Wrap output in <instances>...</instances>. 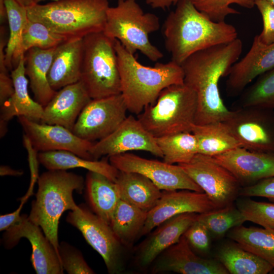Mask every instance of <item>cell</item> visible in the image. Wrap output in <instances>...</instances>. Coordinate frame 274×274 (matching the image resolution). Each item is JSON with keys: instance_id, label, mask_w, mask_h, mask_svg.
<instances>
[{"instance_id": "obj_48", "label": "cell", "mask_w": 274, "mask_h": 274, "mask_svg": "<svg viewBox=\"0 0 274 274\" xmlns=\"http://www.w3.org/2000/svg\"><path fill=\"white\" fill-rule=\"evenodd\" d=\"M15 1H16L20 5L26 8L30 6L33 3H34L33 0H15Z\"/></svg>"}, {"instance_id": "obj_26", "label": "cell", "mask_w": 274, "mask_h": 274, "mask_svg": "<svg viewBox=\"0 0 274 274\" xmlns=\"http://www.w3.org/2000/svg\"><path fill=\"white\" fill-rule=\"evenodd\" d=\"M115 182L121 200L147 212L156 205L162 196L160 189L139 173L119 171Z\"/></svg>"}, {"instance_id": "obj_32", "label": "cell", "mask_w": 274, "mask_h": 274, "mask_svg": "<svg viewBox=\"0 0 274 274\" xmlns=\"http://www.w3.org/2000/svg\"><path fill=\"white\" fill-rule=\"evenodd\" d=\"M228 236L274 267V229L242 225L230 230Z\"/></svg>"}, {"instance_id": "obj_5", "label": "cell", "mask_w": 274, "mask_h": 274, "mask_svg": "<svg viewBox=\"0 0 274 274\" xmlns=\"http://www.w3.org/2000/svg\"><path fill=\"white\" fill-rule=\"evenodd\" d=\"M37 183L36 199L32 201L28 218L42 228L59 255L60 217L65 211L79 208L73 194L75 191L82 193L84 180L81 176L66 170H48L39 177Z\"/></svg>"}, {"instance_id": "obj_36", "label": "cell", "mask_w": 274, "mask_h": 274, "mask_svg": "<svg viewBox=\"0 0 274 274\" xmlns=\"http://www.w3.org/2000/svg\"><path fill=\"white\" fill-rule=\"evenodd\" d=\"M9 37L5 49L6 64L9 70L13 66V58L20 45L22 33L28 19L26 8L15 0H5Z\"/></svg>"}, {"instance_id": "obj_23", "label": "cell", "mask_w": 274, "mask_h": 274, "mask_svg": "<svg viewBox=\"0 0 274 274\" xmlns=\"http://www.w3.org/2000/svg\"><path fill=\"white\" fill-rule=\"evenodd\" d=\"M11 76L14 91L11 97L1 106L0 122L8 124L15 116H23L40 122L43 116L44 107L29 94L24 55L21 57L17 65L12 71Z\"/></svg>"}, {"instance_id": "obj_50", "label": "cell", "mask_w": 274, "mask_h": 274, "mask_svg": "<svg viewBox=\"0 0 274 274\" xmlns=\"http://www.w3.org/2000/svg\"><path fill=\"white\" fill-rule=\"evenodd\" d=\"M263 1H265L266 2L269 3L270 4H271L272 5L274 6V0H263Z\"/></svg>"}, {"instance_id": "obj_39", "label": "cell", "mask_w": 274, "mask_h": 274, "mask_svg": "<svg viewBox=\"0 0 274 274\" xmlns=\"http://www.w3.org/2000/svg\"><path fill=\"white\" fill-rule=\"evenodd\" d=\"M236 206L247 221L274 229V203L257 201L243 197L237 199Z\"/></svg>"}, {"instance_id": "obj_25", "label": "cell", "mask_w": 274, "mask_h": 274, "mask_svg": "<svg viewBox=\"0 0 274 274\" xmlns=\"http://www.w3.org/2000/svg\"><path fill=\"white\" fill-rule=\"evenodd\" d=\"M56 47L48 49L32 48L24 55L25 73L28 78L34 99L43 107L57 92L52 88L48 79Z\"/></svg>"}, {"instance_id": "obj_38", "label": "cell", "mask_w": 274, "mask_h": 274, "mask_svg": "<svg viewBox=\"0 0 274 274\" xmlns=\"http://www.w3.org/2000/svg\"><path fill=\"white\" fill-rule=\"evenodd\" d=\"M194 6L214 22H223L229 15L239 14L231 8L232 4L251 9L255 6V0H191Z\"/></svg>"}, {"instance_id": "obj_10", "label": "cell", "mask_w": 274, "mask_h": 274, "mask_svg": "<svg viewBox=\"0 0 274 274\" xmlns=\"http://www.w3.org/2000/svg\"><path fill=\"white\" fill-rule=\"evenodd\" d=\"M217 209L233 204L242 186L233 175L213 157L197 153L186 163L179 164Z\"/></svg>"}, {"instance_id": "obj_17", "label": "cell", "mask_w": 274, "mask_h": 274, "mask_svg": "<svg viewBox=\"0 0 274 274\" xmlns=\"http://www.w3.org/2000/svg\"><path fill=\"white\" fill-rule=\"evenodd\" d=\"M217 209L204 192L187 189L164 190L156 205L147 213L140 237L148 234L176 215L185 213L202 214Z\"/></svg>"}, {"instance_id": "obj_27", "label": "cell", "mask_w": 274, "mask_h": 274, "mask_svg": "<svg viewBox=\"0 0 274 274\" xmlns=\"http://www.w3.org/2000/svg\"><path fill=\"white\" fill-rule=\"evenodd\" d=\"M85 185L93 212L110 225L113 214L121 200L117 184L100 174L88 171Z\"/></svg>"}, {"instance_id": "obj_11", "label": "cell", "mask_w": 274, "mask_h": 274, "mask_svg": "<svg viewBox=\"0 0 274 274\" xmlns=\"http://www.w3.org/2000/svg\"><path fill=\"white\" fill-rule=\"evenodd\" d=\"M66 221L77 228L102 257L109 273H119L123 270L124 246L109 224L83 204L69 212Z\"/></svg>"}, {"instance_id": "obj_43", "label": "cell", "mask_w": 274, "mask_h": 274, "mask_svg": "<svg viewBox=\"0 0 274 274\" xmlns=\"http://www.w3.org/2000/svg\"><path fill=\"white\" fill-rule=\"evenodd\" d=\"M239 196L263 197L274 201V177L263 179L250 186L242 187Z\"/></svg>"}, {"instance_id": "obj_35", "label": "cell", "mask_w": 274, "mask_h": 274, "mask_svg": "<svg viewBox=\"0 0 274 274\" xmlns=\"http://www.w3.org/2000/svg\"><path fill=\"white\" fill-rule=\"evenodd\" d=\"M198 220L206 226L210 234L217 238L223 236L231 229L242 225L247 221L245 217L233 203L199 214Z\"/></svg>"}, {"instance_id": "obj_46", "label": "cell", "mask_w": 274, "mask_h": 274, "mask_svg": "<svg viewBox=\"0 0 274 274\" xmlns=\"http://www.w3.org/2000/svg\"><path fill=\"white\" fill-rule=\"evenodd\" d=\"M180 0H146V3L154 9H165L176 5Z\"/></svg>"}, {"instance_id": "obj_20", "label": "cell", "mask_w": 274, "mask_h": 274, "mask_svg": "<svg viewBox=\"0 0 274 274\" xmlns=\"http://www.w3.org/2000/svg\"><path fill=\"white\" fill-rule=\"evenodd\" d=\"M228 169L242 187L274 177V156L237 147L213 157Z\"/></svg>"}, {"instance_id": "obj_6", "label": "cell", "mask_w": 274, "mask_h": 274, "mask_svg": "<svg viewBox=\"0 0 274 274\" xmlns=\"http://www.w3.org/2000/svg\"><path fill=\"white\" fill-rule=\"evenodd\" d=\"M160 27L157 16L145 13L136 0H118L109 7L102 31L108 37L119 41L131 54L138 51L152 61L163 56L162 52L149 40V35Z\"/></svg>"}, {"instance_id": "obj_24", "label": "cell", "mask_w": 274, "mask_h": 274, "mask_svg": "<svg viewBox=\"0 0 274 274\" xmlns=\"http://www.w3.org/2000/svg\"><path fill=\"white\" fill-rule=\"evenodd\" d=\"M82 56V39L65 41L56 47L48 75L53 90L80 81Z\"/></svg>"}, {"instance_id": "obj_19", "label": "cell", "mask_w": 274, "mask_h": 274, "mask_svg": "<svg viewBox=\"0 0 274 274\" xmlns=\"http://www.w3.org/2000/svg\"><path fill=\"white\" fill-rule=\"evenodd\" d=\"M273 68L274 43L264 44L255 36L248 52L229 69L226 76V93L230 96L242 93L255 78Z\"/></svg>"}, {"instance_id": "obj_30", "label": "cell", "mask_w": 274, "mask_h": 274, "mask_svg": "<svg viewBox=\"0 0 274 274\" xmlns=\"http://www.w3.org/2000/svg\"><path fill=\"white\" fill-rule=\"evenodd\" d=\"M216 257L229 273L267 274L274 267L245 250L236 242L227 243L218 249Z\"/></svg>"}, {"instance_id": "obj_7", "label": "cell", "mask_w": 274, "mask_h": 274, "mask_svg": "<svg viewBox=\"0 0 274 274\" xmlns=\"http://www.w3.org/2000/svg\"><path fill=\"white\" fill-rule=\"evenodd\" d=\"M197 106L195 92L184 83L163 89L153 104L146 107L138 119L155 138L191 132Z\"/></svg>"}, {"instance_id": "obj_22", "label": "cell", "mask_w": 274, "mask_h": 274, "mask_svg": "<svg viewBox=\"0 0 274 274\" xmlns=\"http://www.w3.org/2000/svg\"><path fill=\"white\" fill-rule=\"evenodd\" d=\"M91 100L80 81L66 86L57 91L44 107L40 122L59 125L72 131L82 111Z\"/></svg>"}, {"instance_id": "obj_44", "label": "cell", "mask_w": 274, "mask_h": 274, "mask_svg": "<svg viewBox=\"0 0 274 274\" xmlns=\"http://www.w3.org/2000/svg\"><path fill=\"white\" fill-rule=\"evenodd\" d=\"M5 60H0V105L2 106L12 95L14 91L13 80L8 73Z\"/></svg>"}, {"instance_id": "obj_28", "label": "cell", "mask_w": 274, "mask_h": 274, "mask_svg": "<svg viewBox=\"0 0 274 274\" xmlns=\"http://www.w3.org/2000/svg\"><path fill=\"white\" fill-rule=\"evenodd\" d=\"M38 160L48 170L83 168L100 174L115 182L119 171L106 159L89 160L67 151L39 152Z\"/></svg>"}, {"instance_id": "obj_40", "label": "cell", "mask_w": 274, "mask_h": 274, "mask_svg": "<svg viewBox=\"0 0 274 274\" xmlns=\"http://www.w3.org/2000/svg\"><path fill=\"white\" fill-rule=\"evenodd\" d=\"M58 252L63 269L67 273H94L84 260L82 253L68 243L61 242L59 245Z\"/></svg>"}, {"instance_id": "obj_16", "label": "cell", "mask_w": 274, "mask_h": 274, "mask_svg": "<svg viewBox=\"0 0 274 274\" xmlns=\"http://www.w3.org/2000/svg\"><path fill=\"white\" fill-rule=\"evenodd\" d=\"M24 134L39 152L67 151L89 160H93L90 150L93 142L81 139L72 130L59 125L48 124L17 117Z\"/></svg>"}, {"instance_id": "obj_29", "label": "cell", "mask_w": 274, "mask_h": 274, "mask_svg": "<svg viewBox=\"0 0 274 274\" xmlns=\"http://www.w3.org/2000/svg\"><path fill=\"white\" fill-rule=\"evenodd\" d=\"M191 132L197 143L198 153L214 157L241 147L238 141L224 122L193 124Z\"/></svg>"}, {"instance_id": "obj_8", "label": "cell", "mask_w": 274, "mask_h": 274, "mask_svg": "<svg viewBox=\"0 0 274 274\" xmlns=\"http://www.w3.org/2000/svg\"><path fill=\"white\" fill-rule=\"evenodd\" d=\"M79 81L91 99L121 93L115 40L103 31L90 33L82 39Z\"/></svg>"}, {"instance_id": "obj_1", "label": "cell", "mask_w": 274, "mask_h": 274, "mask_svg": "<svg viewBox=\"0 0 274 274\" xmlns=\"http://www.w3.org/2000/svg\"><path fill=\"white\" fill-rule=\"evenodd\" d=\"M242 50L243 42L237 38L229 43L197 51L181 63L184 83L197 96L194 124L224 122L229 116L231 111L221 97L219 83L237 61Z\"/></svg>"}, {"instance_id": "obj_37", "label": "cell", "mask_w": 274, "mask_h": 274, "mask_svg": "<svg viewBox=\"0 0 274 274\" xmlns=\"http://www.w3.org/2000/svg\"><path fill=\"white\" fill-rule=\"evenodd\" d=\"M256 78L252 85L242 92L239 99L240 107L274 109V68Z\"/></svg>"}, {"instance_id": "obj_13", "label": "cell", "mask_w": 274, "mask_h": 274, "mask_svg": "<svg viewBox=\"0 0 274 274\" xmlns=\"http://www.w3.org/2000/svg\"><path fill=\"white\" fill-rule=\"evenodd\" d=\"M109 162L119 171L141 174L161 190L187 189L203 192L178 164L148 159L128 152L109 157Z\"/></svg>"}, {"instance_id": "obj_33", "label": "cell", "mask_w": 274, "mask_h": 274, "mask_svg": "<svg viewBox=\"0 0 274 274\" xmlns=\"http://www.w3.org/2000/svg\"><path fill=\"white\" fill-rule=\"evenodd\" d=\"M163 161L177 164L190 162L198 153L196 139L191 132H183L156 138Z\"/></svg>"}, {"instance_id": "obj_42", "label": "cell", "mask_w": 274, "mask_h": 274, "mask_svg": "<svg viewBox=\"0 0 274 274\" xmlns=\"http://www.w3.org/2000/svg\"><path fill=\"white\" fill-rule=\"evenodd\" d=\"M209 234L206 226L197 219L183 235L191 247L199 251L206 252L210 249Z\"/></svg>"}, {"instance_id": "obj_12", "label": "cell", "mask_w": 274, "mask_h": 274, "mask_svg": "<svg viewBox=\"0 0 274 274\" xmlns=\"http://www.w3.org/2000/svg\"><path fill=\"white\" fill-rule=\"evenodd\" d=\"M127 111L121 93L91 99L80 113L72 131L88 141L100 140L119 126L126 118Z\"/></svg>"}, {"instance_id": "obj_3", "label": "cell", "mask_w": 274, "mask_h": 274, "mask_svg": "<svg viewBox=\"0 0 274 274\" xmlns=\"http://www.w3.org/2000/svg\"><path fill=\"white\" fill-rule=\"evenodd\" d=\"M120 77L121 93L128 111L139 115L156 101L165 88L184 83L181 65L170 60L156 62L153 66L144 65L117 40H115Z\"/></svg>"}, {"instance_id": "obj_49", "label": "cell", "mask_w": 274, "mask_h": 274, "mask_svg": "<svg viewBox=\"0 0 274 274\" xmlns=\"http://www.w3.org/2000/svg\"><path fill=\"white\" fill-rule=\"evenodd\" d=\"M33 1L34 3L38 4V3H40L41 2L47 1V0H33ZM50 1H56V0H50Z\"/></svg>"}, {"instance_id": "obj_47", "label": "cell", "mask_w": 274, "mask_h": 274, "mask_svg": "<svg viewBox=\"0 0 274 274\" xmlns=\"http://www.w3.org/2000/svg\"><path fill=\"white\" fill-rule=\"evenodd\" d=\"M23 174V172L22 170L14 169L7 165H1L0 167V175L1 176H21Z\"/></svg>"}, {"instance_id": "obj_45", "label": "cell", "mask_w": 274, "mask_h": 274, "mask_svg": "<svg viewBox=\"0 0 274 274\" xmlns=\"http://www.w3.org/2000/svg\"><path fill=\"white\" fill-rule=\"evenodd\" d=\"M18 209L12 213L0 216V230L4 231L9 229L16 224L21 219L20 212L26 200L22 198Z\"/></svg>"}, {"instance_id": "obj_15", "label": "cell", "mask_w": 274, "mask_h": 274, "mask_svg": "<svg viewBox=\"0 0 274 274\" xmlns=\"http://www.w3.org/2000/svg\"><path fill=\"white\" fill-rule=\"evenodd\" d=\"M131 151H146L163 157L155 138L132 115L127 116L108 136L94 143L90 152L93 160H98Z\"/></svg>"}, {"instance_id": "obj_2", "label": "cell", "mask_w": 274, "mask_h": 274, "mask_svg": "<svg viewBox=\"0 0 274 274\" xmlns=\"http://www.w3.org/2000/svg\"><path fill=\"white\" fill-rule=\"evenodd\" d=\"M176 5L164 21L163 33L165 48L177 63L181 65L197 51L238 38L233 25L211 20L191 0H180Z\"/></svg>"}, {"instance_id": "obj_9", "label": "cell", "mask_w": 274, "mask_h": 274, "mask_svg": "<svg viewBox=\"0 0 274 274\" xmlns=\"http://www.w3.org/2000/svg\"><path fill=\"white\" fill-rule=\"evenodd\" d=\"M224 122L241 147L274 156V109L240 107Z\"/></svg>"}, {"instance_id": "obj_4", "label": "cell", "mask_w": 274, "mask_h": 274, "mask_svg": "<svg viewBox=\"0 0 274 274\" xmlns=\"http://www.w3.org/2000/svg\"><path fill=\"white\" fill-rule=\"evenodd\" d=\"M109 7L108 0H56L33 3L26 10L30 20L44 24L68 41L102 31Z\"/></svg>"}, {"instance_id": "obj_14", "label": "cell", "mask_w": 274, "mask_h": 274, "mask_svg": "<svg viewBox=\"0 0 274 274\" xmlns=\"http://www.w3.org/2000/svg\"><path fill=\"white\" fill-rule=\"evenodd\" d=\"M5 231L3 243L7 249L14 247L21 238H26L30 242V261L36 273H63L60 258L53 245L42 228L31 222L27 215H22L16 224Z\"/></svg>"}, {"instance_id": "obj_31", "label": "cell", "mask_w": 274, "mask_h": 274, "mask_svg": "<svg viewBox=\"0 0 274 274\" xmlns=\"http://www.w3.org/2000/svg\"><path fill=\"white\" fill-rule=\"evenodd\" d=\"M147 213L124 200L119 201L113 214L110 226L124 246H130L137 237H140Z\"/></svg>"}, {"instance_id": "obj_41", "label": "cell", "mask_w": 274, "mask_h": 274, "mask_svg": "<svg viewBox=\"0 0 274 274\" xmlns=\"http://www.w3.org/2000/svg\"><path fill=\"white\" fill-rule=\"evenodd\" d=\"M255 6L262 16L263 29L257 37L264 44L274 43V6L263 0H255Z\"/></svg>"}, {"instance_id": "obj_21", "label": "cell", "mask_w": 274, "mask_h": 274, "mask_svg": "<svg viewBox=\"0 0 274 274\" xmlns=\"http://www.w3.org/2000/svg\"><path fill=\"white\" fill-rule=\"evenodd\" d=\"M198 215L196 213L181 214L157 226L139 248L136 258L138 265L146 267L152 264L162 252L179 241Z\"/></svg>"}, {"instance_id": "obj_18", "label": "cell", "mask_w": 274, "mask_h": 274, "mask_svg": "<svg viewBox=\"0 0 274 274\" xmlns=\"http://www.w3.org/2000/svg\"><path fill=\"white\" fill-rule=\"evenodd\" d=\"M152 272H175L182 274H228L217 259L197 255L183 235L179 241L162 252L153 262Z\"/></svg>"}, {"instance_id": "obj_34", "label": "cell", "mask_w": 274, "mask_h": 274, "mask_svg": "<svg viewBox=\"0 0 274 274\" xmlns=\"http://www.w3.org/2000/svg\"><path fill=\"white\" fill-rule=\"evenodd\" d=\"M64 41V38L51 31L44 24L28 19L22 33L19 47L13 57V65L16 67L21 57L31 48L51 49Z\"/></svg>"}]
</instances>
